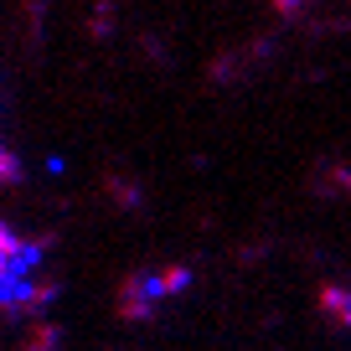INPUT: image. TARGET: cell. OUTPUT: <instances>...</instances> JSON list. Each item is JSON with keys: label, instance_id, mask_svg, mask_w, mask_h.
I'll return each mask as SVG.
<instances>
[{"label": "cell", "instance_id": "7a4b0ae2", "mask_svg": "<svg viewBox=\"0 0 351 351\" xmlns=\"http://www.w3.org/2000/svg\"><path fill=\"white\" fill-rule=\"evenodd\" d=\"M181 285H186L181 269H165L160 279H130V289H124V315H150V300L155 295H176Z\"/></svg>", "mask_w": 351, "mask_h": 351}, {"label": "cell", "instance_id": "6da1fadb", "mask_svg": "<svg viewBox=\"0 0 351 351\" xmlns=\"http://www.w3.org/2000/svg\"><path fill=\"white\" fill-rule=\"evenodd\" d=\"M42 263H47V238H21L11 222H0V315H26L52 300Z\"/></svg>", "mask_w": 351, "mask_h": 351}]
</instances>
